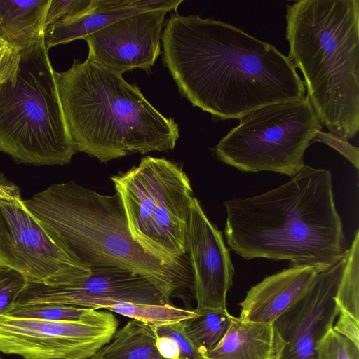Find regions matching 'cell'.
I'll return each instance as SVG.
<instances>
[{
  "mask_svg": "<svg viewBox=\"0 0 359 359\" xmlns=\"http://www.w3.org/2000/svg\"><path fill=\"white\" fill-rule=\"evenodd\" d=\"M20 60V53L0 45V86L16 77Z\"/></svg>",
  "mask_w": 359,
  "mask_h": 359,
  "instance_id": "f1b7e54d",
  "label": "cell"
},
{
  "mask_svg": "<svg viewBox=\"0 0 359 359\" xmlns=\"http://www.w3.org/2000/svg\"><path fill=\"white\" fill-rule=\"evenodd\" d=\"M345 264L344 253L319 272L303 295L273 322L286 343L280 359H318L316 346L339 313L334 297Z\"/></svg>",
  "mask_w": 359,
  "mask_h": 359,
  "instance_id": "7c38bea8",
  "label": "cell"
},
{
  "mask_svg": "<svg viewBox=\"0 0 359 359\" xmlns=\"http://www.w3.org/2000/svg\"><path fill=\"white\" fill-rule=\"evenodd\" d=\"M65 121L77 151L107 162L172 150L178 124L164 116L123 75L88 60L55 72Z\"/></svg>",
  "mask_w": 359,
  "mask_h": 359,
  "instance_id": "3957f363",
  "label": "cell"
},
{
  "mask_svg": "<svg viewBox=\"0 0 359 359\" xmlns=\"http://www.w3.org/2000/svg\"><path fill=\"white\" fill-rule=\"evenodd\" d=\"M288 58L330 133L359 130V1L299 0L287 5Z\"/></svg>",
  "mask_w": 359,
  "mask_h": 359,
  "instance_id": "5b68a950",
  "label": "cell"
},
{
  "mask_svg": "<svg viewBox=\"0 0 359 359\" xmlns=\"http://www.w3.org/2000/svg\"><path fill=\"white\" fill-rule=\"evenodd\" d=\"M346 264L334 297L339 311L359 320V231L345 252Z\"/></svg>",
  "mask_w": 359,
  "mask_h": 359,
  "instance_id": "603a6c76",
  "label": "cell"
},
{
  "mask_svg": "<svg viewBox=\"0 0 359 359\" xmlns=\"http://www.w3.org/2000/svg\"><path fill=\"white\" fill-rule=\"evenodd\" d=\"M318 359H359V346L330 328L316 346Z\"/></svg>",
  "mask_w": 359,
  "mask_h": 359,
  "instance_id": "cb8c5ba5",
  "label": "cell"
},
{
  "mask_svg": "<svg viewBox=\"0 0 359 359\" xmlns=\"http://www.w3.org/2000/svg\"><path fill=\"white\" fill-rule=\"evenodd\" d=\"M168 12L156 9L131 15L84 36L87 60L122 75L134 69L149 72L161 53Z\"/></svg>",
  "mask_w": 359,
  "mask_h": 359,
  "instance_id": "4fadbf2b",
  "label": "cell"
},
{
  "mask_svg": "<svg viewBox=\"0 0 359 359\" xmlns=\"http://www.w3.org/2000/svg\"><path fill=\"white\" fill-rule=\"evenodd\" d=\"M90 269L88 278L74 284L47 286L27 283L16 303L56 304L95 310L120 302L166 303L155 286L141 276L118 267Z\"/></svg>",
  "mask_w": 359,
  "mask_h": 359,
  "instance_id": "8fae6325",
  "label": "cell"
},
{
  "mask_svg": "<svg viewBox=\"0 0 359 359\" xmlns=\"http://www.w3.org/2000/svg\"><path fill=\"white\" fill-rule=\"evenodd\" d=\"M320 141L338 151L346 157L355 168H359L358 148L351 145L347 140L331 133H318L313 142Z\"/></svg>",
  "mask_w": 359,
  "mask_h": 359,
  "instance_id": "83f0119b",
  "label": "cell"
},
{
  "mask_svg": "<svg viewBox=\"0 0 359 359\" xmlns=\"http://www.w3.org/2000/svg\"><path fill=\"white\" fill-rule=\"evenodd\" d=\"M22 203L84 266L118 267L141 276L167 304L184 290L193 292L191 271L165 264L133 240L118 193L101 194L68 182L52 184Z\"/></svg>",
  "mask_w": 359,
  "mask_h": 359,
  "instance_id": "277c9868",
  "label": "cell"
},
{
  "mask_svg": "<svg viewBox=\"0 0 359 359\" xmlns=\"http://www.w3.org/2000/svg\"><path fill=\"white\" fill-rule=\"evenodd\" d=\"M22 200L0 198V265L17 271L30 284L71 285L88 278L91 269L74 258Z\"/></svg>",
  "mask_w": 359,
  "mask_h": 359,
  "instance_id": "9c48e42d",
  "label": "cell"
},
{
  "mask_svg": "<svg viewBox=\"0 0 359 359\" xmlns=\"http://www.w3.org/2000/svg\"><path fill=\"white\" fill-rule=\"evenodd\" d=\"M161 41L164 65L180 93L215 121L305 97L288 57L231 24L173 14Z\"/></svg>",
  "mask_w": 359,
  "mask_h": 359,
  "instance_id": "6da1fadb",
  "label": "cell"
},
{
  "mask_svg": "<svg viewBox=\"0 0 359 359\" xmlns=\"http://www.w3.org/2000/svg\"><path fill=\"white\" fill-rule=\"evenodd\" d=\"M224 205L227 244L245 259L287 260L322 271L348 248L328 170L305 165L276 188Z\"/></svg>",
  "mask_w": 359,
  "mask_h": 359,
  "instance_id": "7a4b0ae2",
  "label": "cell"
},
{
  "mask_svg": "<svg viewBox=\"0 0 359 359\" xmlns=\"http://www.w3.org/2000/svg\"><path fill=\"white\" fill-rule=\"evenodd\" d=\"M212 149L222 163L243 172L296 175L306 149L323 125L305 96L260 107L240 119Z\"/></svg>",
  "mask_w": 359,
  "mask_h": 359,
  "instance_id": "ba28073f",
  "label": "cell"
},
{
  "mask_svg": "<svg viewBox=\"0 0 359 359\" xmlns=\"http://www.w3.org/2000/svg\"><path fill=\"white\" fill-rule=\"evenodd\" d=\"M151 327L183 321L196 315L194 309H181L171 304H135L120 302L104 308Z\"/></svg>",
  "mask_w": 359,
  "mask_h": 359,
  "instance_id": "7402d4cb",
  "label": "cell"
},
{
  "mask_svg": "<svg viewBox=\"0 0 359 359\" xmlns=\"http://www.w3.org/2000/svg\"><path fill=\"white\" fill-rule=\"evenodd\" d=\"M27 285V282L21 273L0 265V316L8 313Z\"/></svg>",
  "mask_w": 359,
  "mask_h": 359,
  "instance_id": "d4e9b609",
  "label": "cell"
},
{
  "mask_svg": "<svg viewBox=\"0 0 359 359\" xmlns=\"http://www.w3.org/2000/svg\"><path fill=\"white\" fill-rule=\"evenodd\" d=\"M337 316L333 330L359 346V320L344 311H339Z\"/></svg>",
  "mask_w": 359,
  "mask_h": 359,
  "instance_id": "f546056e",
  "label": "cell"
},
{
  "mask_svg": "<svg viewBox=\"0 0 359 359\" xmlns=\"http://www.w3.org/2000/svg\"><path fill=\"white\" fill-rule=\"evenodd\" d=\"M286 343L273 323L235 317L228 332L206 359H280Z\"/></svg>",
  "mask_w": 359,
  "mask_h": 359,
  "instance_id": "e0dca14e",
  "label": "cell"
},
{
  "mask_svg": "<svg viewBox=\"0 0 359 359\" xmlns=\"http://www.w3.org/2000/svg\"><path fill=\"white\" fill-rule=\"evenodd\" d=\"M44 40L20 52L16 77L0 86V151L18 163L63 165L77 152Z\"/></svg>",
  "mask_w": 359,
  "mask_h": 359,
  "instance_id": "8992f818",
  "label": "cell"
},
{
  "mask_svg": "<svg viewBox=\"0 0 359 359\" xmlns=\"http://www.w3.org/2000/svg\"><path fill=\"white\" fill-rule=\"evenodd\" d=\"M318 269L305 265L289 268L266 277L247 292L239 318L243 321L273 323L307 290Z\"/></svg>",
  "mask_w": 359,
  "mask_h": 359,
  "instance_id": "9a60e30c",
  "label": "cell"
},
{
  "mask_svg": "<svg viewBox=\"0 0 359 359\" xmlns=\"http://www.w3.org/2000/svg\"><path fill=\"white\" fill-rule=\"evenodd\" d=\"M121 197L129 232L143 249L174 267L182 257L193 191L182 166L146 156L138 165L111 177Z\"/></svg>",
  "mask_w": 359,
  "mask_h": 359,
  "instance_id": "52a82bcc",
  "label": "cell"
},
{
  "mask_svg": "<svg viewBox=\"0 0 359 359\" xmlns=\"http://www.w3.org/2000/svg\"><path fill=\"white\" fill-rule=\"evenodd\" d=\"M7 316L48 321L79 322L88 325L118 327L116 317L107 311L56 304L15 303Z\"/></svg>",
  "mask_w": 359,
  "mask_h": 359,
  "instance_id": "ffe728a7",
  "label": "cell"
},
{
  "mask_svg": "<svg viewBox=\"0 0 359 359\" xmlns=\"http://www.w3.org/2000/svg\"><path fill=\"white\" fill-rule=\"evenodd\" d=\"M182 0H94L88 13L57 21L46 28L44 43L48 50L95 33L122 18L144 11H176Z\"/></svg>",
  "mask_w": 359,
  "mask_h": 359,
  "instance_id": "2e32d148",
  "label": "cell"
},
{
  "mask_svg": "<svg viewBox=\"0 0 359 359\" xmlns=\"http://www.w3.org/2000/svg\"><path fill=\"white\" fill-rule=\"evenodd\" d=\"M156 346L159 353L163 358L180 359L179 348L172 338L165 336H156Z\"/></svg>",
  "mask_w": 359,
  "mask_h": 359,
  "instance_id": "4dcf8cb0",
  "label": "cell"
},
{
  "mask_svg": "<svg viewBox=\"0 0 359 359\" xmlns=\"http://www.w3.org/2000/svg\"><path fill=\"white\" fill-rule=\"evenodd\" d=\"M50 0H0V45L22 52L44 40Z\"/></svg>",
  "mask_w": 359,
  "mask_h": 359,
  "instance_id": "ac0fdd59",
  "label": "cell"
},
{
  "mask_svg": "<svg viewBox=\"0 0 359 359\" xmlns=\"http://www.w3.org/2000/svg\"><path fill=\"white\" fill-rule=\"evenodd\" d=\"M117 327L0 316V351L23 359H90Z\"/></svg>",
  "mask_w": 359,
  "mask_h": 359,
  "instance_id": "30bf717a",
  "label": "cell"
},
{
  "mask_svg": "<svg viewBox=\"0 0 359 359\" xmlns=\"http://www.w3.org/2000/svg\"><path fill=\"white\" fill-rule=\"evenodd\" d=\"M94 0H50L46 15V27L64 19L72 18L89 13Z\"/></svg>",
  "mask_w": 359,
  "mask_h": 359,
  "instance_id": "484cf974",
  "label": "cell"
},
{
  "mask_svg": "<svg viewBox=\"0 0 359 359\" xmlns=\"http://www.w3.org/2000/svg\"><path fill=\"white\" fill-rule=\"evenodd\" d=\"M196 315L182 321L184 332L205 357L224 338L235 318L226 309H194Z\"/></svg>",
  "mask_w": 359,
  "mask_h": 359,
  "instance_id": "44dd1931",
  "label": "cell"
},
{
  "mask_svg": "<svg viewBox=\"0 0 359 359\" xmlns=\"http://www.w3.org/2000/svg\"><path fill=\"white\" fill-rule=\"evenodd\" d=\"M152 327L156 336L168 337L175 341L180 359H206L187 336L182 321Z\"/></svg>",
  "mask_w": 359,
  "mask_h": 359,
  "instance_id": "4316f807",
  "label": "cell"
},
{
  "mask_svg": "<svg viewBox=\"0 0 359 359\" xmlns=\"http://www.w3.org/2000/svg\"><path fill=\"white\" fill-rule=\"evenodd\" d=\"M156 339L151 326L131 320L90 359H167L159 353Z\"/></svg>",
  "mask_w": 359,
  "mask_h": 359,
  "instance_id": "d6986e66",
  "label": "cell"
},
{
  "mask_svg": "<svg viewBox=\"0 0 359 359\" xmlns=\"http://www.w3.org/2000/svg\"><path fill=\"white\" fill-rule=\"evenodd\" d=\"M0 198L8 200H22L18 187L8 181L4 177H0Z\"/></svg>",
  "mask_w": 359,
  "mask_h": 359,
  "instance_id": "1f68e13d",
  "label": "cell"
},
{
  "mask_svg": "<svg viewBox=\"0 0 359 359\" xmlns=\"http://www.w3.org/2000/svg\"><path fill=\"white\" fill-rule=\"evenodd\" d=\"M196 309H226L234 268L222 233L194 196L190 204L186 238Z\"/></svg>",
  "mask_w": 359,
  "mask_h": 359,
  "instance_id": "5bb4252c",
  "label": "cell"
},
{
  "mask_svg": "<svg viewBox=\"0 0 359 359\" xmlns=\"http://www.w3.org/2000/svg\"><path fill=\"white\" fill-rule=\"evenodd\" d=\"M50 359H65V358H50Z\"/></svg>",
  "mask_w": 359,
  "mask_h": 359,
  "instance_id": "d6a6232c",
  "label": "cell"
},
{
  "mask_svg": "<svg viewBox=\"0 0 359 359\" xmlns=\"http://www.w3.org/2000/svg\"><path fill=\"white\" fill-rule=\"evenodd\" d=\"M0 359H1V358L0 357Z\"/></svg>",
  "mask_w": 359,
  "mask_h": 359,
  "instance_id": "836d02e7",
  "label": "cell"
}]
</instances>
